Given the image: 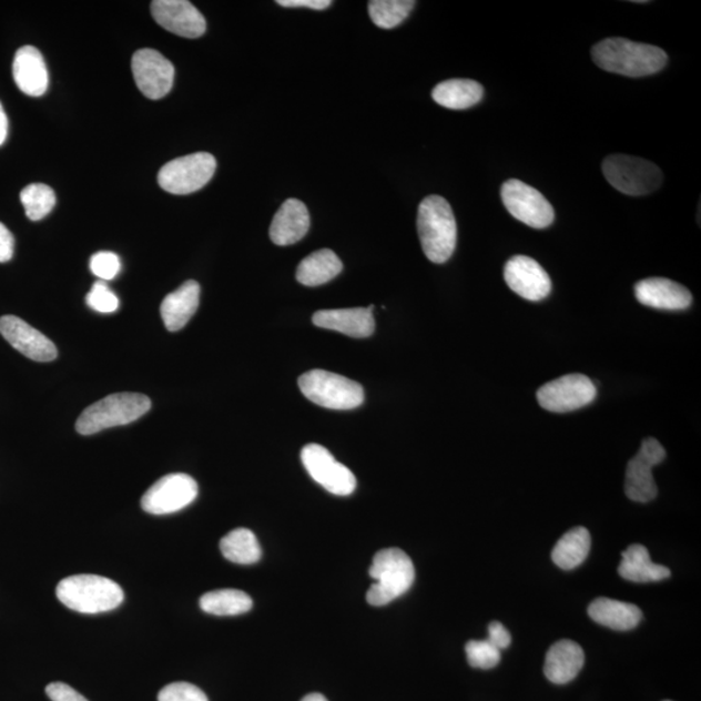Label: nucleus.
I'll use <instances>...</instances> for the list:
<instances>
[{"label": "nucleus", "instance_id": "obj_1", "mask_svg": "<svg viewBox=\"0 0 701 701\" xmlns=\"http://www.w3.org/2000/svg\"><path fill=\"white\" fill-rule=\"evenodd\" d=\"M591 53L601 70L634 79L658 73L668 63L667 52L658 45L624 38H607L593 45Z\"/></svg>", "mask_w": 701, "mask_h": 701}, {"label": "nucleus", "instance_id": "obj_2", "mask_svg": "<svg viewBox=\"0 0 701 701\" xmlns=\"http://www.w3.org/2000/svg\"><path fill=\"white\" fill-rule=\"evenodd\" d=\"M418 237L426 257L444 264L451 258L457 243V225L451 205L439 195L425 197L418 207Z\"/></svg>", "mask_w": 701, "mask_h": 701}, {"label": "nucleus", "instance_id": "obj_3", "mask_svg": "<svg viewBox=\"0 0 701 701\" xmlns=\"http://www.w3.org/2000/svg\"><path fill=\"white\" fill-rule=\"evenodd\" d=\"M57 597L72 611L95 614L113 611L124 600V591L112 579L94 575L64 578Z\"/></svg>", "mask_w": 701, "mask_h": 701}, {"label": "nucleus", "instance_id": "obj_4", "mask_svg": "<svg viewBox=\"0 0 701 701\" xmlns=\"http://www.w3.org/2000/svg\"><path fill=\"white\" fill-rule=\"evenodd\" d=\"M369 575L375 579L367 593L370 606L383 607L406 593L415 582V566L400 548H385L373 559Z\"/></svg>", "mask_w": 701, "mask_h": 701}, {"label": "nucleus", "instance_id": "obj_5", "mask_svg": "<svg viewBox=\"0 0 701 701\" xmlns=\"http://www.w3.org/2000/svg\"><path fill=\"white\" fill-rule=\"evenodd\" d=\"M151 409L149 396L139 393H119L105 396L83 410L75 423L81 436H93L105 429L132 424Z\"/></svg>", "mask_w": 701, "mask_h": 701}, {"label": "nucleus", "instance_id": "obj_6", "mask_svg": "<svg viewBox=\"0 0 701 701\" xmlns=\"http://www.w3.org/2000/svg\"><path fill=\"white\" fill-rule=\"evenodd\" d=\"M298 385L303 395L319 407L348 410L360 407L364 403L362 385L327 370L304 373Z\"/></svg>", "mask_w": 701, "mask_h": 701}, {"label": "nucleus", "instance_id": "obj_7", "mask_svg": "<svg viewBox=\"0 0 701 701\" xmlns=\"http://www.w3.org/2000/svg\"><path fill=\"white\" fill-rule=\"evenodd\" d=\"M605 177L620 193L630 196L649 195L661 186L664 175L657 164L649 160L611 155L603 162Z\"/></svg>", "mask_w": 701, "mask_h": 701}, {"label": "nucleus", "instance_id": "obj_8", "mask_svg": "<svg viewBox=\"0 0 701 701\" xmlns=\"http://www.w3.org/2000/svg\"><path fill=\"white\" fill-rule=\"evenodd\" d=\"M216 167V159L209 152L174 159L160 170L159 186L174 195L193 194L209 184Z\"/></svg>", "mask_w": 701, "mask_h": 701}, {"label": "nucleus", "instance_id": "obj_9", "mask_svg": "<svg viewBox=\"0 0 701 701\" xmlns=\"http://www.w3.org/2000/svg\"><path fill=\"white\" fill-rule=\"evenodd\" d=\"M597 398V387L589 377L568 375L551 380L537 393L539 406L553 414L573 413Z\"/></svg>", "mask_w": 701, "mask_h": 701}, {"label": "nucleus", "instance_id": "obj_10", "mask_svg": "<svg viewBox=\"0 0 701 701\" xmlns=\"http://www.w3.org/2000/svg\"><path fill=\"white\" fill-rule=\"evenodd\" d=\"M501 201L507 211L522 224L535 228L550 226L555 211L550 202L537 189L522 181L508 180L501 186Z\"/></svg>", "mask_w": 701, "mask_h": 701}, {"label": "nucleus", "instance_id": "obj_11", "mask_svg": "<svg viewBox=\"0 0 701 701\" xmlns=\"http://www.w3.org/2000/svg\"><path fill=\"white\" fill-rule=\"evenodd\" d=\"M196 497L195 479L184 474H173L152 485L143 495L141 506L150 515H171L192 505Z\"/></svg>", "mask_w": 701, "mask_h": 701}, {"label": "nucleus", "instance_id": "obj_12", "mask_svg": "<svg viewBox=\"0 0 701 701\" xmlns=\"http://www.w3.org/2000/svg\"><path fill=\"white\" fill-rule=\"evenodd\" d=\"M667 457L666 448L654 438L643 440L638 454L628 464L624 492L632 501L649 502L658 497L652 469Z\"/></svg>", "mask_w": 701, "mask_h": 701}, {"label": "nucleus", "instance_id": "obj_13", "mask_svg": "<svg viewBox=\"0 0 701 701\" xmlns=\"http://www.w3.org/2000/svg\"><path fill=\"white\" fill-rule=\"evenodd\" d=\"M302 461L309 476L322 485L325 490L348 497L356 489V478L345 465L334 459V456L323 446L311 444L302 449Z\"/></svg>", "mask_w": 701, "mask_h": 701}, {"label": "nucleus", "instance_id": "obj_14", "mask_svg": "<svg viewBox=\"0 0 701 701\" xmlns=\"http://www.w3.org/2000/svg\"><path fill=\"white\" fill-rule=\"evenodd\" d=\"M132 71L141 93L152 101L170 94L174 82V67L156 50L142 49L134 53Z\"/></svg>", "mask_w": 701, "mask_h": 701}, {"label": "nucleus", "instance_id": "obj_15", "mask_svg": "<svg viewBox=\"0 0 701 701\" xmlns=\"http://www.w3.org/2000/svg\"><path fill=\"white\" fill-rule=\"evenodd\" d=\"M505 280L514 293L530 302L547 298L552 289L548 273L535 258L517 255L506 264Z\"/></svg>", "mask_w": 701, "mask_h": 701}, {"label": "nucleus", "instance_id": "obj_16", "mask_svg": "<svg viewBox=\"0 0 701 701\" xmlns=\"http://www.w3.org/2000/svg\"><path fill=\"white\" fill-rule=\"evenodd\" d=\"M151 12L160 27L175 35L193 40L207 30L203 14L187 0H155Z\"/></svg>", "mask_w": 701, "mask_h": 701}, {"label": "nucleus", "instance_id": "obj_17", "mask_svg": "<svg viewBox=\"0 0 701 701\" xmlns=\"http://www.w3.org/2000/svg\"><path fill=\"white\" fill-rule=\"evenodd\" d=\"M0 334L30 360L49 363L57 359L58 348L40 331L17 316L0 317Z\"/></svg>", "mask_w": 701, "mask_h": 701}, {"label": "nucleus", "instance_id": "obj_18", "mask_svg": "<svg viewBox=\"0 0 701 701\" xmlns=\"http://www.w3.org/2000/svg\"><path fill=\"white\" fill-rule=\"evenodd\" d=\"M637 299L646 307L662 311L688 309L692 295L688 288L668 278H647L634 287Z\"/></svg>", "mask_w": 701, "mask_h": 701}, {"label": "nucleus", "instance_id": "obj_19", "mask_svg": "<svg viewBox=\"0 0 701 701\" xmlns=\"http://www.w3.org/2000/svg\"><path fill=\"white\" fill-rule=\"evenodd\" d=\"M312 322L323 329L338 332L354 338H368L375 333L376 327L373 306L318 311Z\"/></svg>", "mask_w": 701, "mask_h": 701}, {"label": "nucleus", "instance_id": "obj_20", "mask_svg": "<svg viewBox=\"0 0 701 701\" xmlns=\"http://www.w3.org/2000/svg\"><path fill=\"white\" fill-rule=\"evenodd\" d=\"M311 226L306 204L288 200L274 215L270 228L271 240L277 246H292L306 237Z\"/></svg>", "mask_w": 701, "mask_h": 701}, {"label": "nucleus", "instance_id": "obj_21", "mask_svg": "<svg viewBox=\"0 0 701 701\" xmlns=\"http://www.w3.org/2000/svg\"><path fill=\"white\" fill-rule=\"evenodd\" d=\"M13 80L22 93L38 98L49 88V71L40 50L33 45L21 48L13 59Z\"/></svg>", "mask_w": 701, "mask_h": 701}, {"label": "nucleus", "instance_id": "obj_22", "mask_svg": "<svg viewBox=\"0 0 701 701\" xmlns=\"http://www.w3.org/2000/svg\"><path fill=\"white\" fill-rule=\"evenodd\" d=\"M200 301L201 286L193 280L186 281L175 292L167 294L160 306V314L166 329L170 332L184 329L200 307Z\"/></svg>", "mask_w": 701, "mask_h": 701}, {"label": "nucleus", "instance_id": "obj_23", "mask_svg": "<svg viewBox=\"0 0 701 701\" xmlns=\"http://www.w3.org/2000/svg\"><path fill=\"white\" fill-rule=\"evenodd\" d=\"M585 664L582 647L573 640H560L547 652L545 674L555 684L573 681Z\"/></svg>", "mask_w": 701, "mask_h": 701}, {"label": "nucleus", "instance_id": "obj_24", "mask_svg": "<svg viewBox=\"0 0 701 701\" xmlns=\"http://www.w3.org/2000/svg\"><path fill=\"white\" fill-rule=\"evenodd\" d=\"M589 614L593 621L617 631L634 629L643 619L642 611L637 606L608 598L593 600Z\"/></svg>", "mask_w": 701, "mask_h": 701}, {"label": "nucleus", "instance_id": "obj_25", "mask_svg": "<svg viewBox=\"0 0 701 701\" xmlns=\"http://www.w3.org/2000/svg\"><path fill=\"white\" fill-rule=\"evenodd\" d=\"M619 573L628 581L649 583L669 578L670 569L652 562L650 552L644 546L632 545L627 551L622 552Z\"/></svg>", "mask_w": 701, "mask_h": 701}, {"label": "nucleus", "instance_id": "obj_26", "mask_svg": "<svg viewBox=\"0 0 701 701\" xmlns=\"http://www.w3.org/2000/svg\"><path fill=\"white\" fill-rule=\"evenodd\" d=\"M484 87L474 80L454 79L433 89L434 102L448 110H468L482 101Z\"/></svg>", "mask_w": 701, "mask_h": 701}, {"label": "nucleus", "instance_id": "obj_27", "mask_svg": "<svg viewBox=\"0 0 701 701\" xmlns=\"http://www.w3.org/2000/svg\"><path fill=\"white\" fill-rule=\"evenodd\" d=\"M342 271L343 264L337 254L324 248L303 258L296 270V280L304 286L316 287L339 276Z\"/></svg>", "mask_w": 701, "mask_h": 701}, {"label": "nucleus", "instance_id": "obj_28", "mask_svg": "<svg viewBox=\"0 0 701 701\" xmlns=\"http://www.w3.org/2000/svg\"><path fill=\"white\" fill-rule=\"evenodd\" d=\"M591 548V536L588 529L575 528L566 532L556 543L552 560L563 570L575 569L588 558Z\"/></svg>", "mask_w": 701, "mask_h": 701}, {"label": "nucleus", "instance_id": "obj_29", "mask_svg": "<svg viewBox=\"0 0 701 701\" xmlns=\"http://www.w3.org/2000/svg\"><path fill=\"white\" fill-rule=\"evenodd\" d=\"M220 550L228 561L251 566L262 559V547L253 531L235 529L220 542Z\"/></svg>", "mask_w": 701, "mask_h": 701}, {"label": "nucleus", "instance_id": "obj_30", "mask_svg": "<svg viewBox=\"0 0 701 701\" xmlns=\"http://www.w3.org/2000/svg\"><path fill=\"white\" fill-rule=\"evenodd\" d=\"M200 606L202 611L215 616H237L253 608V599L241 590L225 589L204 593Z\"/></svg>", "mask_w": 701, "mask_h": 701}, {"label": "nucleus", "instance_id": "obj_31", "mask_svg": "<svg viewBox=\"0 0 701 701\" xmlns=\"http://www.w3.org/2000/svg\"><path fill=\"white\" fill-rule=\"evenodd\" d=\"M414 0H372L369 17L380 29H393L402 24L414 11Z\"/></svg>", "mask_w": 701, "mask_h": 701}, {"label": "nucleus", "instance_id": "obj_32", "mask_svg": "<svg viewBox=\"0 0 701 701\" xmlns=\"http://www.w3.org/2000/svg\"><path fill=\"white\" fill-rule=\"evenodd\" d=\"M27 216L32 221H41L55 207L57 195L53 190L43 184H32L22 189L20 194Z\"/></svg>", "mask_w": 701, "mask_h": 701}, {"label": "nucleus", "instance_id": "obj_33", "mask_svg": "<svg viewBox=\"0 0 701 701\" xmlns=\"http://www.w3.org/2000/svg\"><path fill=\"white\" fill-rule=\"evenodd\" d=\"M467 659L470 667L477 669H492L500 662V650L497 649L489 640H469L465 646Z\"/></svg>", "mask_w": 701, "mask_h": 701}, {"label": "nucleus", "instance_id": "obj_34", "mask_svg": "<svg viewBox=\"0 0 701 701\" xmlns=\"http://www.w3.org/2000/svg\"><path fill=\"white\" fill-rule=\"evenodd\" d=\"M87 303L91 309L99 312V314H113L120 306L118 295L101 280L91 287Z\"/></svg>", "mask_w": 701, "mask_h": 701}, {"label": "nucleus", "instance_id": "obj_35", "mask_svg": "<svg viewBox=\"0 0 701 701\" xmlns=\"http://www.w3.org/2000/svg\"><path fill=\"white\" fill-rule=\"evenodd\" d=\"M158 701H209V698L192 683L174 682L159 692Z\"/></svg>", "mask_w": 701, "mask_h": 701}, {"label": "nucleus", "instance_id": "obj_36", "mask_svg": "<svg viewBox=\"0 0 701 701\" xmlns=\"http://www.w3.org/2000/svg\"><path fill=\"white\" fill-rule=\"evenodd\" d=\"M90 271L101 281L116 278L121 271V261L116 254L110 251H101L90 258Z\"/></svg>", "mask_w": 701, "mask_h": 701}, {"label": "nucleus", "instance_id": "obj_37", "mask_svg": "<svg viewBox=\"0 0 701 701\" xmlns=\"http://www.w3.org/2000/svg\"><path fill=\"white\" fill-rule=\"evenodd\" d=\"M45 693L52 701H89L80 692L63 682H53L45 688Z\"/></svg>", "mask_w": 701, "mask_h": 701}, {"label": "nucleus", "instance_id": "obj_38", "mask_svg": "<svg viewBox=\"0 0 701 701\" xmlns=\"http://www.w3.org/2000/svg\"><path fill=\"white\" fill-rule=\"evenodd\" d=\"M487 640H489V642L497 647L500 651L508 649L510 642H512L509 631L498 621L490 623L489 637H487Z\"/></svg>", "mask_w": 701, "mask_h": 701}, {"label": "nucleus", "instance_id": "obj_39", "mask_svg": "<svg viewBox=\"0 0 701 701\" xmlns=\"http://www.w3.org/2000/svg\"><path fill=\"white\" fill-rule=\"evenodd\" d=\"M14 253V238L4 224L0 223V263L10 262Z\"/></svg>", "mask_w": 701, "mask_h": 701}, {"label": "nucleus", "instance_id": "obj_40", "mask_svg": "<svg viewBox=\"0 0 701 701\" xmlns=\"http://www.w3.org/2000/svg\"><path fill=\"white\" fill-rule=\"evenodd\" d=\"M278 6L287 7V9H309L315 11H323L329 9L333 4L331 0H278Z\"/></svg>", "mask_w": 701, "mask_h": 701}, {"label": "nucleus", "instance_id": "obj_41", "mask_svg": "<svg viewBox=\"0 0 701 701\" xmlns=\"http://www.w3.org/2000/svg\"><path fill=\"white\" fill-rule=\"evenodd\" d=\"M7 134H9V120L3 110L2 103H0V146L6 142Z\"/></svg>", "mask_w": 701, "mask_h": 701}, {"label": "nucleus", "instance_id": "obj_42", "mask_svg": "<svg viewBox=\"0 0 701 701\" xmlns=\"http://www.w3.org/2000/svg\"><path fill=\"white\" fill-rule=\"evenodd\" d=\"M302 701H329V700H327V699L323 695V693H317V692H315V693H309V695H307V697H304V698L302 699Z\"/></svg>", "mask_w": 701, "mask_h": 701}]
</instances>
